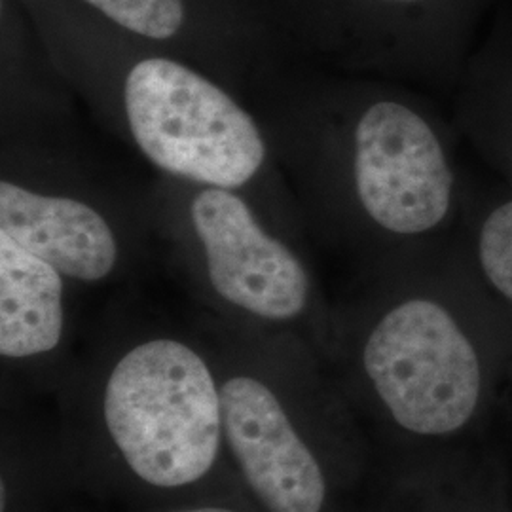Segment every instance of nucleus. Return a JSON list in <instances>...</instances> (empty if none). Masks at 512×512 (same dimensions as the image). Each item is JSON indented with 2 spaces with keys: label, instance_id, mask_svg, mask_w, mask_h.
Segmentation results:
<instances>
[{
  "label": "nucleus",
  "instance_id": "1",
  "mask_svg": "<svg viewBox=\"0 0 512 512\" xmlns=\"http://www.w3.org/2000/svg\"><path fill=\"white\" fill-rule=\"evenodd\" d=\"M76 473L131 509L245 499L226 452L217 363L150 334L120 349L74 403Z\"/></svg>",
  "mask_w": 512,
  "mask_h": 512
},
{
  "label": "nucleus",
  "instance_id": "2",
  "mask_svg": "<svg viewBox=\"0 0 512 512\" xmlns=\"http://www.w3.org/2000/svg\"><path fill=\"white\" fill-rule=\"evenodd\" d=\"M353 399L385 439L439 450L478 433L497 399L492 363L448 302L408 294L368 323Z\"/></svg>",
  "mask_w": 512,
  "mask_h": 512
},
{
  "label": "nucleus",
  "instance_id": "3",
  "mask_svg": "<svg viewBox=\"0 0 512 512\" xmlns=\"http://www.w3.org/2000/svg\"><path fill=\"white\" fill-rule=\"evenodd\" d=\"M226 452L241 486L260 512H342L340 501L359 473V459L340 454L311 408L272 370L217 361ZM353 433V431H342Z\"/></svg>",
  "mask_w": 512,
  "mask_h": 512
},
{
  "label": "nucleus",
  "instance_id": "4",
  "mask_svg": "<svg viewBox=\"0 0 512 512\" xmlns=\"http://www.w3.org/2000/svg\"><path fill=\"white\" fill-rule=\"evenodd\" d=\"M122 101L131 139L169 175L236 190L264 165L266 141L253 116L179 61H137L126 74Z\"/></svg>",
  "mask_w": 512,
  "mask_h": 512
},
{
  "label": "nucleus",
  "instance_id": "5",
  "mask_svg": "<svg viewBox=\"0 0 512 512\" xmlns=\"http://www.w3.org/2000/svg\"><path fill=\"white\" fill-rule=\"evenodd\" d=\"M353 184L366 217L395 236H421L448 217L454 173L418 110L382 99L353 128Z\"/></svg>",
  "mask_w": 512,
  "mask_h": 512
},
{
  "label": "nucleus",
  "instance_id": "6",
  "mask_svg": "<svg viewBox=\"0 0 512 512\" xmlns=\"http://www.w3.org/2000/svg\"><path fill=\"white\" fill-rule=\"evenodd\" d=\"M190 222L207 285L224 306L266 325H289L308 313L310 272L234 190L203 186L190 203Z\"/></svg>",
  "mask_w": 512,
  "mask_h": 512
},
{
  "label": "nucleus",
  "instance_id": "7",
  "mask_svg": "<svg viewBox=\"0 0 512 512\" xmlns=\"http://www.w3.org/2000/svg\"><path fill=\"white\" fill-rule=\"evenodd\" d=\"M0 232L67 279L101 283L118 266L116 234L92 205L40 194L8 179L0 183Z\"/></svg>",
  "mask_w": 512,
  "mask_h": 512
},
{
  "label": "nucleus",
  "instance_id": "8",
  "mask_svg": "<svg viewBox=\"0 0 512 512\" xmlns=\"http://www.w3.org/2000/svg\"><path fill=\"white\" fill-rule=\"evenodd\" d=\"M65 275L0 232V355L40 361L65 336Z\"/></svg>",
  "mask_w": 512,
  "mask_h": 512
},
{
  "label": "nucleus",
  "instance_id": "9",
  "mask_svg": "<svg viewBox=\"0 0 512 512\" xmlns=\"http://www.w3.org/2000/svg\"><path fill=\"white\" fill-rule=\"evenodd\" d=\"M476 256L488 287L512 308V200L495 207L480 226Z\"/></svg>",
  "mask_w": 512,
  "mask_h": 512
},
{
  "label": "nucleus",
  "instance_id": "10",
  "mask_svg": "<svg viewBox=\"0 0 512 512\" xmlns=\"http://www.w3.org/2000/svg\"><path fill=\"white\" fill-rule=\"evenodd\" d=\"M116 25L139 37L167 40L184 23L183 0H86Z\"/></svg>",
  "mask_w": 512,
  "mask_h": 512
},
{
  "label": "nucleus",
  "instance_id": "11",
  "mask_svg": "<svg viewBox=\"0 0 512 512\" xmlns=\"http://www.w3.org/2000/svg\"><path fill=\"white\" fill-rule=\"evenodd\" d=\"M128 512H260L249 499H203L164 507H139Z\"/></svg>",
  "mask_w": 512,
  "mask_h": 512
},
{
  "label": "nucleus",
  "instance_id": "12",
  "mask_svg": "<svg viewBox=\"0 0 512 512\" xmlns=\"http://www.w3.org/2000/svg\"><path fill=\"white\" fill-rule=\"evenodd\" d=\"M440 511L442 512H512L503 501H495L494 497H490V499H484L482 497V501L476 497L473 499L471 503H467V505H454V507H440Z\"/></svg>",
  "mask_w": 512,
  "mask_h": 512
},
{
  "label": "nucleus",
  "instance_id": "13",
  "mask_svg": "<svg viewBox=\"0 0 512 512\" xmlns=\"http://www.w3.org/2000/svg\"><path fill=\"white\" fill-rule=\"evenodd\" d=\"M397 2H414V0H397Z\"/></svg>",
  "mask_w": 512,
  "mask_h": 512
}]
</instances>
